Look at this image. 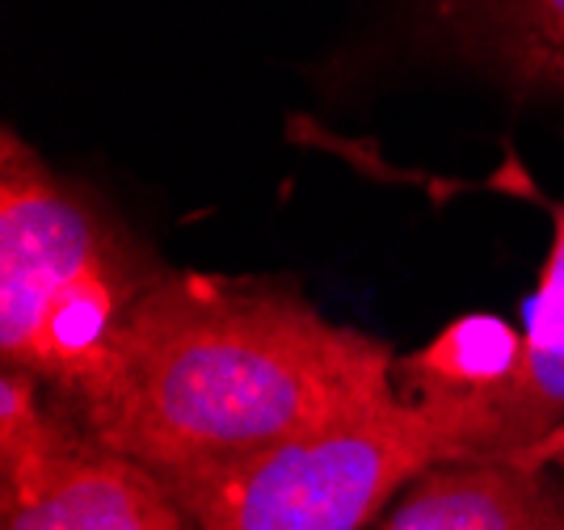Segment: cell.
Masks as SVG:
<instances>
[{
	"instance_id": "cell-6",
	"label": "cell",
	"mask_w": 564,
	"mask_h": 530,
	"mask_svg": "<svg viewBox=\"0 0 564 530\" xmlns=\"http://www.w3.org/2000/svg\"><path fill=\"white\" fill-rule=\"evenodd\" d=\"M371 530H564V459H451Z\"/></svg>"
},
{
	"instance_id": "cell-1",
	"label": "cell",
	"mask_w": 564,
	"mask_h": 530,
	"mask_svg": "<svg viewBox=\"0 0 564 530\" xmlns=\"http://www.w3.org/2000/svg\"><path fill=\"white\" fill-rule=\"evenodd\" d=\"M379 337L270 278L169 270L59 400L161 480L245 459L400 388Z\"/></svg>"
},
{
	"instance_id": "cell-7",
	"label": "cell",
	"mask_w": 564,
	"mask_h": 530,
	"mask_svg": "<svg viewBox=\"0 0 564 530\" xmlns=\"http://www.w3.org/2000/svg\"><path fill=\"white\" fill-rule=\"evenodd\" d=\"M434 13L510 85L564 97V0H434Z\"/></svg>"
},
{
	"instance_id": "cell-8",
	"label": "cell",
	"mask_w": 564,
	"mask_h": 530,
	"mask_svg": "<svg viewBox=\"0 0 564 530\" xmlns=\"http://www.w3.org/2000/svg\"><path fill=\"white\" fill-rule=\"evenodd\" d=\"M531 459H564V434H556V439L547 442L540 455H531Z\"/></svg>"
},
{
	"instance_id": "cell-2",
	"label": "cell",
	"mask_w": 564,
	"mask_h": 530,
	"mask_svg": "<svg viewBox=\"0 0 564 530\" xmlns=\"http://www.w3.org/2000/svg\"><path fill=\"white\" fill-rule=\"evenodd\" d=\"M169 266L13 127L0 139V358L51 392L94 367Z\"/></svg>"
},
{
	"instance_id": "cell-4",
	"label": "cell",
	"mask_w": 564,
	"mask_h": 530,
	"mask_svg": "<svg viewBox=\"0 0 564 530\" xmlns=\"http://www.w3.org/2000/svg\"><path fill=\"white\" fill-rule=\"evenodd\" d=\"M397 375L447 421L455 459H531L564 434V203H552V249L522 328L455 324Z\"/></svg>"
},
{
	"instance_id": "cell-5",
	"label": "cell",
	"mask_w": 564,
	"mask_h": 530,
	"mask_svg": "<svg viewBox=\"0 0 564 530\" xmlns=\"http://www.w3.org/2000/svg\"><path fill=\"white\" fill-rule=\"evenodd\" d=\"M4 530H194L169 485L94 439L30 370L0 375Z\"/></svg>"
},
{
	"instance_id": "cell-3",
	"label": "cell",
	"mask_w": 564,
	"mask_h": 530,
	"mask_svg": "<svg viewBox=\"0 0 564 530\" xmlns=\"http://www.w3.org/2000/svg\"><path fill=\"white\" fill-rule=\"evenodd\" d=\"M451 459L447 421L397 388L321 430L165 485L194 530H371L417 476Z\"/></svg>"
}]
</instances>
